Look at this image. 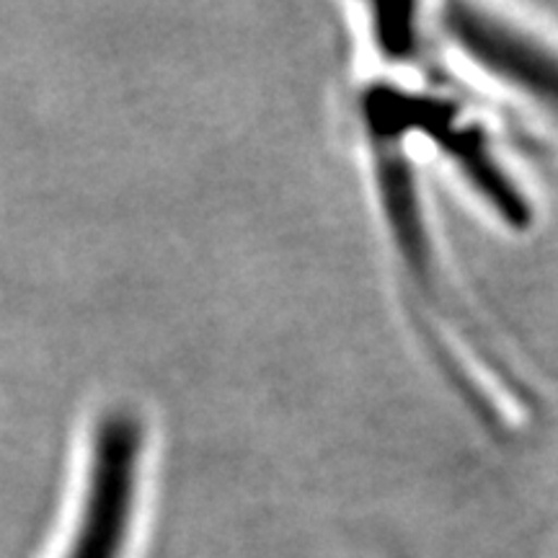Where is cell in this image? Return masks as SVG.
<instances>
[{"label": "cell", "mask_w": 558, "mask_h": 558, "mask_svg": "<svg viewBox=\"0 0 558 558\" xmlns=\"http://www.w3.org/2000/svg\"><path fill=\"white\" fill-rule=\"evenodd\" d=\"M143 429L132 414H111L96 429L81 514L65 558H122L135 522Z\"/></svg>", "instance_id": "6da1fadb"}, {"label": "cell", "mask_w": 558, "mask_h": 558, "mask_svg": "<svg viewBox=\"0 0 558 558\" xmlns=\"http://www.w3.org/2000/svg\"><path fill=\"white\" fill-rule=\"evenodd\" d=\"M445 26L473 65L533 104L558 130V50L554 45L481 5H452Z\"/></svg>", "instance_id": "7a4b0ae2"}]
</instances>
